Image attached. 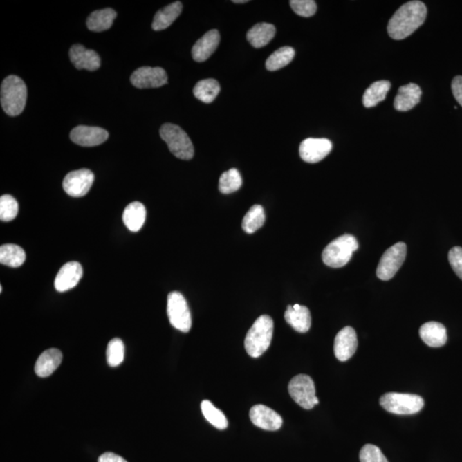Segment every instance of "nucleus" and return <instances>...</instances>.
Wrapping results in <instances>:
<instances>
[{
	"label": "nucleus",
	"instance_id": "31",
	"mask_svg": "<svg viewBox=\"0 0 462 462\" xmlns=\"http://www.w3.org/2000/svg\"><path fill=\"white\" fill-rule=\"evenodd\" d=\"M295 50L290 46H284L274 52L266 62V67L270 71H275L288 66L294 59Z\"/></svg>",
	"mask_w": 462,
	"mask_h": 462
},
{
	"label": "nucleus",
	"instance_id": "16",
	"mask_svg": "<svg viewBox=\"0 0 462 462\" xmlns=\"http://www.w3.org/2000/svg\"><path fill=\"white\" fill-rule=\"evenodd\" d=\"M80 263L71 261L64 264L57 274L54 286L59 292H66L77 286L82 277Z\"/></svg>",
	"mask_w": 462,
	"mask_h": 462
},
{
	"label": "nucleus",
	"instance_id": "14",
	"mask_svg": "<svg viewBox=\"0 0 462 462\" xmlns=\"http://www.w3.org/2000/svg\"><path fill=\"white\" fill-rule=\"evenodd\" d=\"M249 417L252 424L266 431H277L283 425V418L280 415L262 404L252 407Z\"/></svg>",
	"mask_w": 462,
	"mask_h": 462
},
{
	"label": "nucleus",
	"instance_id": "9",
	"mask_svg": "<svg viewBox=\"0 0 462 462\" xmlns=\"http://www.w3.org/2000/svg\"><path fill=\"white\" fill-rule=\"evenodd\" d=\"M406 255L407 246L404 243H396L387 249L382 255L377 268L378 279L382 281L391 280L403 266Z\"/></svg>",
	"mask_w": 462,
	"mask_h": 462
},
{
	"label": "nucleus",
	"instance_id": "22",
	"mask_svg": "<svg viewBox=\"0 0 462 462\" xmlns=\"http://www.w3.org/2000/svg\"><path fill=\"white\" fill-rule=\"evenodd\" d=\"M284 319L295 331L299 333H306L311 327V313L305 306H301L299 310H295L293 306H288L284 313Z\"/></svg>",
	"mask_w": 462,
	"mask_h": 462
},
{
	"label": "nucleus",
	"instance_id": "33",
	"mask_svg": "<svg viewBox=\"0 0 462 462\" xmlns=\"http://www.w3.org/2000/svg\"><path fill=\"white\" fill-rule=\"evenodd\" d=\"M243 185V178L237 169L223 172L219 178V189L225 194L236 192Z\"/></svg>",
	"mask_w": 462,
	"mask_h": 462
},
{
	"label": "nucleus",
	"instance_id": "25",
	"mask_svg": "<svg viewBox=\"0 0 462 462\" xmlns=\"http://www.w3.org/2000/svg\"><path fill=\"white\" fill-rule=\"evenodd\" d=\"M276 35V28L274 25L266 23L255 24L249 30L247 39L249 43L255 48H261L272 41Z\"/></svg>",
	"mask_w": 462,
	"mask_h": 462
},
{
	"label": "nucleus",
	"instance_id": "12",
	"mask_svg": "<svg viewBox=\"0 0 462 462\" xmlns=\"http://www.w3.org/2000/svg\"><path fill=\"white\" fill-rule=\"evenodd\" d=\"M332 150L331 140L324 138H308L299 146V155L308 163H317L323 160Z\"/></svg>",
	"mask_w": 462,
	"mask_h": 462
},
{
	"label": "nucleus",
	"instance_id": "21",
	"mask_svg": "<svg viewBox=\"0 0 462 462\" xmlns=\"http://www.w3.org/2000/svg\"><path fill=\"white\" fill-rule=\"evenodd\" d=\"M420 335L422 341L432 348H440L447 342V331L443 324L438 322L425 323L421 327Z\"/></svg>",
	"mask_w": 462,
	"mask_h": 462
},
{
	"label": "nucleus",
	"instance_id": "38",
	"mask_svg": "<svg viewBox=\"0 0 462 462\" xmlns=\"http://www.w3.org/2000/svg\"><path fill=\"white\" fill-rule=\"evenodd\" d=\"M449 261L454 272L462 280V248L454 247L449 252Z\"/></svg>",
	"mask_w": 462,
	"mask_h": 462
},
{
	"label": "nucleus",
	"instance_id": "8",
	"mask_svg": "<svg viewBox=\"0 0 462 462\" xmlns=\"http://www.w3.org/2000/svg\"><path fill=\"white\" fill-rule=\"evenodd\" d=\"M288 389L291 398L302 409L309 410L315 406V385L308 375L299 374L294 377L288 384Z\"/></svg>",
	"mask_w": 462,
	"mask_h": 462
},
{
	"label": "nucleus",
	"instance_id": "2",
	"mask_svg": "<svg viewBox=\"0 0 462 462\" xmlns=\"http://www.w3.org/2000/svg\"><path fill=\"white\" fill-rule=\"evenodd\" d=\"M273 320L268 315L259 317L248 331L245 349L249 356L258 358L268 349L272 340Z\"/></svg>",
	"mask_w": 462,
	"mask_h": 462
},
{
	"label": "nucleus",
	"instance_id": "40",
	"mask_svg": "<svg viewBox=\"0 0 462 462\" xmlns=\"http://www.w3.org/2000/svg\"><path fill=\"white\" fill-rule=\"evenodd\" d=\"M98 462H127L124 458L118 456L114 453L107 452L101 454Z\"/></svg>",
	"mask_w": 462,
	"mask_h": 462
},
{
	"label": "nucleus",
	"instance_id": "24",
	"mask_svg": "<svg viewBox=\"0 0 462 462\" xmlns=\"http://www.w3.org/2000/svg\"><path fill=\"white\" fill-rule=\"evenodd\" d=\"M183 3L176 1L171 3L165 8L158 10L156 15L154 16L151 28L155 31L164 30L165 28L171 26L182 13Z\"/></svg>",
	"mask_w": 462,
	"mask_h": 462
},
{
	"label": "nucleus",
	"instance_id": "5",
	"mask_svg": "<svg viewBox=\"0 0 462 462\" xmlns=\"http://www.w3.org/2000/svg\"><path fill=\"white\" fill-rule=\"evenodd\" d=\"M160 135L167 144L169 151L180 160H190L194 157V149L187 133L179 126L165 124L160 128Z\"/></svg>",
	"mask_w": 462,
	"mask_h": 462
},
{
	"label": "nucleus",
	"instance_id": "7",
	"mask_svg": "<svg viewBox=\"0 0 462 462\" xmlns=\"http://www.w3.org/2000/svg\"><path fill=\"white\" fill-rule=\"evenodd\" d=\"M167 315L175 329L187 333L192 326V317L186 299L178 291H173L167 297Z\"/></svg>",
	"mask_w": 462,
	"mask_h": 462
},
{
	"label": "nucleus",
	"instance_id": "20",
	"mask_svg": "<svg viewBox=\"0 0 462 462\" xmlns=\"http://www.w3.org/2000/svg\"><path fill=\"white\" fill-rule=\"evenodd\" d=\"M422 91L417 84L409 83V84L402 86L398 89V95L394 101L395 109L398 111H407L420 103Z\"/></svg>",
	"mask_w": 462,
	"mask_h": 462
},
{
	"label": "nucleus",
	"instance_id": "41",
	"mask_svg": "<svg viewBox=\"0 0 462 462\" xmlns=\"http://www.w3.org/2000/svg\"><path fill=\"white\" fill-rule=\"evenodd\" d=\"M248 0H234L233 3H248Z\"/></svg>",
	"mask_w": 462,
	"mask_h": 462
},
{
	"label": "nucleus",
	"instance_id": "26",
	"mask_svg": "<svg viewBox=\"0 0 462 462\" xmlns=\"http://www.w3.org/2000/svg\"><path fill=\"white\" fill-rule=\"evenodd\" d=\"M117 12L113 9L107 8L95 10L90 14L86 20V26L93 32H102L109 30L113 26Z\"/></svg>",
	"mask_w": 462,
	"mask_h": 462
},
{
	"label": "nucleus",
	"instance_id": "6",
	"mask_svg": "<svg viewBox=\"0 0 462 462\" xmlns=\"http://www.w3.org/2000/svg\"><path fill=\"white\" fill-rule=\"evenodd\" d=\"M380 405L388 412L409 415L420 412L425 405L421 396L406 393H387L381 396Z\"/></svg>",
	"mask_w": 462,
	"mask_h": 462
},
{
	"label": "nucleus",
	"instance_id": "18",
	"mask_svg": "<svg viewBox=\"0 0 462 462\" xmlns=\"http://www.w3.org/2000/svg\"><path fill=\"white\" fill-rule=\"evenodd\" d=\"M220 42V35L216 30L208 31L194 45L192 56L196 62H204L212 56Z\"/></svg>",
	"mask_w": 462,
	"mask_h": 462
},
{
	"label": "nucleus",
	"instance_id": "10",
	"mask_svg": "<svg viewBox=\"0 0 462 462\" xmlns=\"http://www.w3.org/2000/svg\"><path fill=\"white\" fill-rule=\"evenodd\" d=\"M95 181V175L88 169L68 173L64 179V190L72 197H82L89 193Z\"/></svg>",
	"mask_w": 462,
	"mask_h": 462
},
{
	"label": "nucleus",
	"instance_id": "37",
	"mask_svg": "<svg viewBox=\"0 0 462 462\" xmlns=\"http://www.w3.org/2000/svg\"><path fill=\"white\" fill-rule=\"evenodd\" d=\"M360 462H388L380 447L373 445H364L360 452Z\"/></svg>",
	"mask_w": 462,
	"mask_h": 462
},
{
	"label": "nucleus",
	"instance_id": "36",
	"mask_svg": "<svg viewBox=\"0 0 462 462\" xmlns=\"http://www.w3.org/2000/svg\"><path fill=\"white\" fill-rule=\"evenodd\" d=\"M290 3L292 10L299 16L310 17L316 13L317 5L313 0H291Z\"/></svg>",
	"mask_w": 462,
	"mask_h": 462
},
{
	"label": "nucleus",
	"instance_id": "1",
	"mask_svg": "<svg viewBox=\"0 0 462 462\" xmlns=\"http://www.w3.org/2000/svg\"><path fill=\"white\" fill-rule=\"evenodd\" d=\"M427 15V6L423 2L410 1L404 3L389 21V35L396 41L409 37L424 24Z\"/></svg>",
	"mask_w": 462,
	"mask_h": 462
},
{
	"label": "nucleus",
	"instance_id": "27",
	"mask_svg": "<svg viewBox=\"0 0 462 462\" xmlns=\"http://www.w3.org/2000/svg\"><path fill=\"white\" fill-rule=\"evenodd\" d=\"M389 89H391V82L389 81L373 83L364 93V107L367 108L376 107L378 103L385 100Z\"/></svg>",
	"mask_w": 462,
	"mask_h": 462
},
{
	"label": "nucleus",
	"instance_id": "34",
	"mask_svg": "<svg viewBox=\"0 0 462 462\" xmlns=\"http://www.w3.org/2000/svg\"><path fill=\"white\" fill-rule=\"evenodd\" d=\"M125 346L119 338H113L108 344L107 349V363L111 367H117L124 360Z\"/></svg>",
	"mask_w": 462,
	"mask_h": 462
},
{
	"label": "nucleus",
	"instance_id": "30",
	"mask_svg": "<svg viewBox=\"0 0 462 462\" xmlns=\"http://www.w3.org/2000/svg\"><path fill=\"white\" fill-rule=\"evenodd\" d=\"M266 214L261 205H255L249 209L243 220V229L248 234L255 233L264 225Z\"/></svg>",
	"mask_w": 462,
	"mask_h": 462
},
{
	"label": "nucleus",
	"instance_id": "11",
	"mask_svg": "<svg viewBox=\"0 0 462 462\" xmlns=\"http://www.w3.org/2000/svg\"><path fill=\"white\" fill-rule=\"evenodd\" d=\"M131 81L137 89H155L165 85L168 77L160 67H142L133 71Z\"/></svg>",
	"mask_w": 462,
	"mask_h": 462
},
{
	"label": "nucleus",
	"instance_id": "35",
	"mask_svg": "<svg viewBox=\"0 0 462 462\" xmlns=\"http://www.w3.org/2000/svg\"><path fill=\"white\" fill-rule=\"evenodd\" d=\"M18 214V203L10 194L0 197V219L3 222L12 221Z\"/></svg>",
	"mask_w": 462,
	"mask_h": 462
},
{
	"label": "nucleus",
	"instance_id": "17",
	"mask_svg": "<svg viewBox=\"0 0 462 462\" xmlns=\"http://www.w3.org/2000/svg\"><path fill=\"white\" fill-rule=\"evenodd\" d=\"M70 57L77 70L95 71L100 67V57L95 50L86 49L81 44L71 46Z\"/></svg>",
	"mask_w": 462,
	"mask_h": 462
},
{
	"label": "nucleus",
	"instance_id": "39",
	"mask_svg": "<svg viewBox=\"0 0 462 462\" xmlns=\"http://www.w3.org/2000/svg\"><path fill=\"white\" fill-rule=\"evenodd\" d=\"M451 88H452L454 98H456L457 102L462 107V77L461 75H458V77L453 79Z\"/></svg>",
	"mask_w": 462,
	"mask_h": 462
},
{
	"label": "nucleus",
	"instance_id": "32",
	"mask_svg": "<svg viewBox=\"0 0 462 462\" xmlns=\"http://www.w3.org/2000/svg\"><path fill=\"white\" fill-rule=\"evenodd\" d=\"M202 414L205 420L214 427L219 429H225L228 427V421L221 410L216 409L210 400H205L201 404Z\"/></svg>",
	"mask_w": 462,
	"mask_h": 462
},
{
	"label": "nucleus",
	"instance_id": "4",
	"mask_svg": "<svg viewBox=\"0 0 462 462\" xmlns=\"http://www.w3.org/2000/svg\"><path fill=\"white\" fill-rule=\"evenodd\" d=\"M359 248L358 241L352 234H346L332 241L324 249L322 259L324 264L332 268H340L348 264L353 252Z\"/></svg>",
	"mask_w": 462,
	"mask_h": 462
},
{
	"label": "nucleus",
	"instance_id": "15",
	"mask_svg": "<svg viewBox=\"0 0 462 462\" xmlns=\"http://www.w3.org/2000/svg\"><path fill=\"white\" fill-rule=\"evenodd\" d=\"M109 137L106 129L80 125L72 129V142L82 147H95L104 143Z\"/></svg>",
	"mask_w": 462,
	"mask_h": 462
},
{
	"label": "nucleus",
	"instance_id": "3",
	"mask_svg": "<svg viewBox=\"0 0 462 462\" xmlns=\"http://www.w3.org/2000/svg\"><path fill=\"white\" fill-rule=\"evenodd\" d=\"M1 106L3 110L10 117H16L23 113L26 104L27 86L21 78L10 75L3 81L1 85Z\"/></svg>",
	"mask_w": 462,
	"mask_h": 462
},
{
	"label": "nucleus",
	"instance_id": "29",
	"mask_svg": "<svg viewBox=\"0 0 462 462\" xmlns=\"http://www.w3.org/2000/svg\"><path fill=\"white\" fill-rule=\"evenodd\" d=\"M220 92L219 83L215 79H205L197 83L194 89V95L204 103H212Z\"/></svg>",
	"mask_w": 462,
	"mask_h": 462
},
{
	"label": "nucleus",
	"instance_id": "19",
	"mask_svg": "<svg viewBox=\"0 0 462 462\" xmlns=\"http://www.w3.org/2000/svg\"><path fill=\"white\" fill-rule=\"evenodd\" d=\"M63 360V353L57 349H49L43 352L36 360L35 371L37 376L46 378L50 376L60 366Z\"/></svg>",
	"mask_w": 462,
	"mask_h": 462
},
{
	"label": "nucleus",
	"instance_id": "13",
	"mask_svg": "<svg viewBox=\"0 0 462 462\" xmlns=\"http://www.w3.org/2000/svg\"><path fill=\"white\" fill-rule=\"evenodd\" d=\"M358 340L355 330L352 327L346 326L335 335L334 342V353L335 357L342 362H346L355 355Z\"/></svg>",
	"mask_w": 462,
	"mask_h": 462
},
{
	"label": "nucleus",
	"instance_id": "23",
	"mask_svg": "<svg viewBox=\"0 0 462 462\" xmlns=\"http://www.w3.org/2000/svg\"><path fill=\"white\" fill-rule=\"evenodd\" d=\"M147 211L140 202L135 201L127 205L122 214V221L132 232H137L142 228L146 221Z\"/></svg>",
	"mask_w": 462,
	"mask_h": 462
},
{
	"label": "nucleus",
	"instance_id": "28",
	"mask_svg": "<svg viewBox=\"0 0 462 462\" xmlns=\"http://www.w3.org/2000/svg\"><path fill=\"white\" fill-rule=\"evenodd\" d=\"M26 259L23 248L16 244H5L0 247V263L10 267H19Z\"/></svg>",
	"mask_w": 462,
	"mask_h": 462
}]
</instances>
